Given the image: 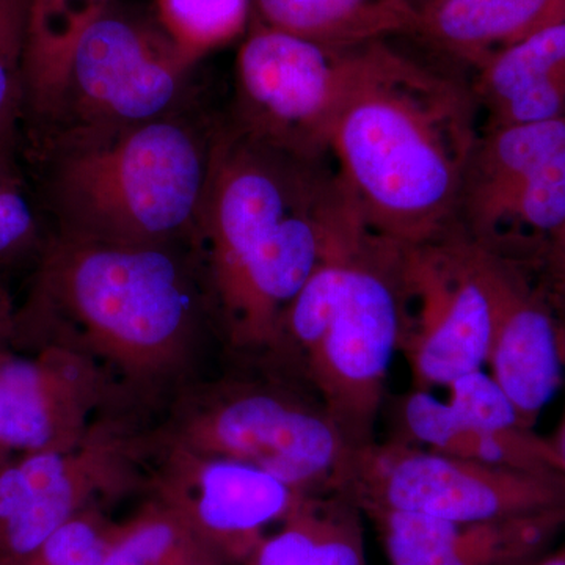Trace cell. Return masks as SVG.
Segmentation results:
<instances>
[{"instance_id":"6da1fadb","label":"cell","mask_w":565,"mask_h":565,"mask_svg":"<svg viewBox=\"0 0 565 565\" xmlns=\"http://www.w3.org/2000/svg\"><path fill=\"white\" fill-rule=\"evenodd\" d=\"M203 296L177 245H114L58 233L41 256L11 348L62 345L93 360L115 404L139 414L192 385Z\"/></svg>"},{"instance_id":"7a4b0ae2","label":"cell","mask_w":565,"mask_h":565,"mask_svg":"<svg viewBox=\"0 0 565 565\" xmlns=\"http://www.w3.org/2000/svg\"><path fill=\"white\" fill-rule=\"evenodd\" d=\"M362 212L337 170L245 136L212 139L195 234L226 343L273 356L282 316Z\"/></svg>"},{"instance_id":"3957f363","label":"cell","mask_w":565,"mask_h":565,"mask_svg":"<svg viewBox=\"0 0 565 565\" xmlns=\"http://www.w3.org/2000/svg\"><path fill=\"white\" fill-rule=\"evenodd\" d=\"M473 88L375 41L341 107L330 154L374 233L401 245L455 225L478 141Z\"/></svg>"},{"instance_id":"277c9868","label":"cell","mask_w":565,"mask_h":565,"mask_svg":"<svg viewBox=\"0 0 565 565\" xmlns=\"http://www.w3.org/2000/svg\"><path fill=\"white\" fill-rule=\"evenodd\" d=\"M404 247L366 223L349 233L289 305L270 356L310 384L353 451L377 441L386 379L407 327Z\"/></svg>"},{"instance_id":"5b68a950","label":"cell","mask_w":565,"mask_h":565,"mask_svg":"<svg viewBox=\"0 0 565 565\" xmlns=\"http://www.w3.org/2000/svg\"><path fill=\"white\" fill-rule=\"evenodd\" d=\"M212 139L177 114L104 134L68 136L51 177L61 232L114 245H177L195 233Z\"/></svg>"},{"instance_id":"8992f818","label":"cell","mask_w":565,"mask_h":565,"mask_svg":"<svg viewBox=\"0 0 565 565\" xmlns=\"http://www.w3.org/2000/svg\"><path fill=\"white\" fill-rule=\"evenodd\" d=\"M192 63L167 33L102 2L33 32L32 93L73 118L70 136H104L177 114Z\"/></svg>"},{"instance_id":"52a82bcc","label":"cell","mask_w":565,"mask_h":565,"mask_svg":"<svg viewBox=\"0 0 565 565\" xmlns=\"http://www.w3.org/2000/svg\"><path fill=\"white\" fill-rule=\"evenodd\" d=\"M154 430L159 444L252 465L299 494L340 492L353 455L318 397L263 379L193 382Z\"/></svg>"},{"instance_id":"ba28073f","label":"cell","mask_w":565,"mask_h":565,"mask_svg":"<svg viewBox=\"0 0 565 565\" xmlns=\"http://www.w3.org/2000/svg\"><path fill=\"white\" fill-rule=\"evenodd\" d=\"M158 440L136 412L110 408L81 441L10 456L0 468V561L32 552L84 512L148 489Z\"/></svg>"},{"instance_id":"9c48e42d","label":"cell","mask_w":565,"mask_h":565,"mask_svg":"<svg viewBox=\"0 0 565 565\" xmlns=\"http://www.w3.org/2000/svg\"><path fill=\"white\" fill-rule=\"evenodd\" d=\"M516 267L476 244L456 223L434 239L405 245L407 327L401 351L415 390L448 386L482 370Z\"/></svg>"},{"instance_id":"30bf717a","label":"cell","mask_w":565,"mask_h":565,"mask_svg":"<svg viewBox=\"0 0 565 565\" xmlns=\"http://www.w3.org/2000/svg\"><path fill=\"white\" fill-rule=\"evenodd\" d=\"M455 223L533 273L565 226V115L487 128L465 169Z\"/></svg>"},{"instance_id":"8fae6325","label":"cell","mask_w":565,"mask_h":565,"mask_svg":"<svg viewBox=\"0 0 565 565\" xmlns=\"http://www.w3.org/2000/svg\"><path fill=\"white\" fill-rule=\"evenodd\" d=\"M340 492L363 512H411L449 522H492L565 508V476L493 467L392 440L353 452Z\"/></svg>"},{"instance_id":"7c38bea8","label":"cell","mask_w":565,"mask_h":565,"mask_svg":"<svg viewBox=\"0 0 565 565\" xmlns=\"http://www.w3.org/2000/svg\"><path fill=\"white\" fill-rule=\"evenodd\" d=\"M366 46L338 50L256 25L237 55L234 128L275 150L323 161Z\"/></svg>"},{"instance_id":"4fadbf2b","label":"cell","mask_w":565,"mask_h":565,"mask_svg":"<svg viewBox=\"0 0 565 565\" xmlns=\"http://www.w3.org/2000/svg\"><path fill=\"white\" fill-rule=\"evenodd\" d=\"M148 490L233 565H244L264 531L281 523L303 497L252 465L159 441Z\"/></svg>"},{"instance_id":"5bb4252c","label":"cell","mask_w":565,"mask_h":565,"mask_svg":"<svg viewBox=\"0 0 565 565\" xmlns=\"http://www.w3.org/2000/svg\"><path fill=\"white\" fill-rule=\"evenodd\" d=\"M25 355L0 349V449L10 456L57 451L82 440L115 404L106 374L62 345Z\"/></svg>"},{"instance_id":"9a60e30c","label":"cell","mask_w":565,"mask_h":565,"mask_svg":"<svg viewBox=\"0 0 565 565\" xmlns=\"http://www.w3.org/2000/svg\"><path fill=\"white\" fill-rule=\"evenodd\" d=\"M363 514L390 565H534L565 530V508L475 523L385 509Z\"/></svg>"},{"instance_id":"2e32d148","label":"cell","mask_w":565,"mask_h":565,"mask_svg":"<svg viewBox=\"0 0 565 565\" xmlns=\"http://www.w3.org/2000/svg\"><path fill=\"white\" fill-rule=\"evenodd\" d=\"M487 364L523 423L534 427L555 396L564 364L555 310L525 267H516L501 297Z\"/></svg>"},{"instance_id":"e0dca14e","label":"cell","mask_w":565,"mask_h":565,"mask_svg":"<svg viewBox=\"0 0 565 565\" xmlns=\"http://www.w3.org/2000/svg\"><path fill=\"white\" fill-rule=\"evenodd\" d=\"M487 128L565 115V21L498 52L471 85Z\"/></svg>"},{"instance_id":"ac0fdd59","label":"cell","mask_w":565,"mask_h":565,"mask_svg":"<svg viewBox=\"0 0 565 565\" xmlns=\"http://www.w3.org/2000/svg\"><path fill=\"white\" fill-rule=\"evenodd\" d=\"M565 21V0H429L416 35L481 68L498 52Z\"/></svg>"},{"instance_id":"d6986e66","label":"cell","mask_w":565,"mask_h":565,"mask_svg":"<svg viewBox=\"0 0 565 565\" xmlns=\"http://www.w3.org/2000/svg\"><path fill=\"white\" fill-rule=\"evenodd\" d=\"M401 419L408 438L430 451L511 470L564 475L552 440L534 429H484L465 422L448 401L426 390L405 396Z\"/></svg>"},{"instance_id":"ffe728a7","label":"cell","mask_w":565,"mask_h":565,"mask_svg":"<svg viewBox=\"0 0 565 565\" xmlns=\"http://www.w3.org/2000/svg\"><path fill=\"white\" fill-rule=\"evenodd\" d=\"M363 515L348 493L303 494L244 565H367Z\"/></svg>"},{"instance_id":"44dd1931","label":"cell","mask_w":565,"mask_h":565,"mask_svg":"<svg viewBox=\"0 0 565 565\" xmlns=\"http://www.w3.org/2000/svg\"><path fill=\"white\" fill-rule=\"evenodd\" d=\"M253 6L259 24L338 50L416 35L419 25L412 0H253Z\"/></svg>"},{"instance_id":"7402d4cb","label":"cell","mask_w":565,"mask_h":565,"mask_svg":"<svg viewBox=\"0 0 565 565\" xmlns=\"http://www.w3.org/2000/svg\"><path fill=\"white\" fill-rule=\"evenodd\" d=\"M102 565H233L180 514L150 498L126 522L111 523Z\"/></svg>"},{"instance_id":"603a6c76","label":"cell","mask_w":565,"mask_h":565,"mask_svg":"<svg viewBox=\"0 0 565 565\" xmlns=\"http://www.w3.org/2000/svg\"><path fill=\"white\" fill-rule=\"evenodd\" d=\"M167 36L195 62L228 43L247 22L250 0H158Z\"/></svg>"},{"instance_id":"cb8c5ba5","label":"cell","mask_w":565,"mask_h":565,"mask_svg":"<svg viewBox=\"0 0 565 565\" xmlns=\"http://www.w3.org/2000/svg\"><path fill=\"white\" fill-rule=\"evenodd\" d=\"M111 523L102 509H92L62 526L25 555L0 565H102Z\"/></svg>"},{"instance_id":"d4e9b609","label":"cell","mask_w":565,"mask_h":565,"mask_svg":"<svg viewBox=\"0 0 565 565\" xmlns=\"http://www.w3.org/2000/svg\"><path fill=\"white\" fill-rule=\"evenodd\" d=\"M446 388L449 390L448 404L465 422L490 430L527 427L492 374H486L482 370L473 371L456 379Z\"/></svg>"},{"instance_id":"484cf974","label":"cell","mask_w":565,"mask_h":565,"mask_svg":"<svg viewBox=\"0 0 565 565\" xmlns=\"http://www.w3.org/2000/svg\"><path fill=\"white\" fill-rule=\"evenodd\" d=\"M39 244V222L20 178L0 145V267L31 253Z\"/></svg>"},{"instance_id":"4316f807","label":"cell","mask_w":565,"mask_h":565,"mask_svg":"<svg viewBox=\"0 0 565 565\" xmlns=\"http://www.w3.org/2000/svg\"><path fill=\"white\" fill-rule=\"evenodd\" d=\"M17 52L0 44V145H6L9 139L14 114L20 103V82H18Z\"/></svg>"},{"instance_id":"83f0119b","label":"cell","mask_w":565,"mask_h":565,"mask_svg":"<svg viewBox=\"0 0 565 565\" xmlns=\"http://www.w3.org/2000/svg\"><path fill=\"white\" fill-rule=\"evenodd\" d=\"M531 274H537L539 282L565 288V226L556 234Z\"/></svg>"},{"instance_id":"f1b7e54d","label":"cell","mask_w":565,"mask_h":565,"mask_svg":"<svg viewBox=\"0 0 565 565\" xmlns=\"http://www.w3.org/2000/svg\"><path fill=\"white\" fill-rule=\"evenodd\" d=\"M539 282V281H537ZM548 297L557 319V334H559V352L563 364H565V288L563 286H548L539 282Z\"/></svg>"},{"instance_id":"f546056e","label":"cell","mask_w":565,"mask_h":565,"mask_svg":"<svg viewBox=\"0 0 565 565\" xmlns=\"http://www.w3.org/2000/svg\"><path fill=\"white\" fill-rule=\"evenodd\" d=\"M14 318L17 311L13 310L9 292L0 285V349L9 348L13 341Z\"/></svg>"},{"instance_id":"4dcf8cb0","label":"cell","mask_w":565,"mask_h":565,"mask_svg":"<svg viewBox=\"0 0 565 565\" xmlns=\"http://www.w3.org/2000/svg\"><path fill=\"white\" fill-rule=\"evenodd\" d=\"M553 448H555L557 459H559L561 468L565 475V416L564 422L561 424L559 430L552 440Z\"/></svg>"},{"instance_id":"1f68e13d","label":"cell","mask_w":565,"mask_h":565,"mask_svg":"<svg viewBox=\"0 0 565 565\" xmlns=\"http://www.w3.org/2000/svg\"><path fill=\"white\" fill-rule=\"evenodd\" d=\"M534 565H565V545L561 546L556 552L546 553V555Z\"/></svg>"},{"instance_id":"d6a6232c","label":"cell","mask_w":565,"mask_h":565,"mask_svg":"<svg viewBox=\"0 0 565 565\" xmlns=\"http://www.w3.org/2000/svg\"><path fill=\"white\" fill-rule=\"evenodd\" d=\"M61 2L63 0H39V3H36L35 11H50L57 9L58 6H61ZM87 2L88 7L98 6V3H102L103 0H85Z\"/></svg>"},{"instance_id":"836d02e7","label":"cell","mask_w":565,"mask_h":565,"mask_svg":"<svg viewBox=\"0 0 565 565\" xmlns=\"http://www.w3.org/2000/svg\"><path fill=\"white\" fill-rule=\"evenodd\" d=\"M9 452L2 451V449H0V468H2V465L9 460Z\"/></svg>"},{"instance_id":"e575fe53","label":"cell","mask_w":565,"mask_h":565,"mask_svg":"<svg viewBox=\"0 0 565 565\" xmlns=\"http://www.w3.org/2000/svg\"><path fill=\"white\" fill-rule=\"evenodd\" d=\"M412 2L415 3V7L416 9H422V7L424 6V3H427L429 2V0H412Z\"/></svg>"}]
</instances>
